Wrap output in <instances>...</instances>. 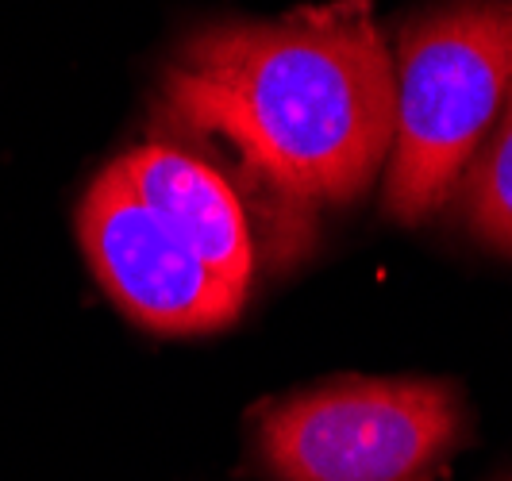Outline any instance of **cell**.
Listing matches in <instances>:
<instances>
[{"instance_id":"cell-1","label":"cell","mask_w":512,"mask_h":481,"mask_svg":"<svg viewBox=\"0 0 512 481\" xmlns=\"http://www.w3.org/2000/svg\"><path fill=\"white\" fill-rule=\"evenodd\" d=\"M178 131L224 143L289 212L362 197L393 143V54L370 0L189 35L158 85Z\"/></svg>"},{"instance_id":"cell-2","label":"cell","mask_w":512,"mask_h":481,"mask_svg":"<svg viewBox=\"0 0 512 481\" xmlns=\"http://www.w3.org/2000/svg\"><path fill=\"white\" fill-rule=\"evenodd\" d=\"M512 89V0H455L401 27L382 204L424 224L459 189Z\"/></svg>"},{"instance_id":"cell-3","label":"cell","mask_w":512,"mask_h":481,"mask_svg":"<svg viewBox=\"0 0 512 481\" xmlns=\"http://www.w3.org/2000/svg\"><path fill=\"white\" fill-rule=\"evenodd\" d=\"M462 431L447 381L343 378L266 408L258 458L274 481H428Z\"/></svg>"},{"instance_id":"cell-4","label":"cell","mask_w":512,"mask_h":481,"mask_svg":"<svg viewBox=\"0 0 512 481\" xmlns=\"http://www.w3.org/2000/svg\"><path fill=\"white\" fill-rule=\"evenodd\" d=\"M77 235L104 293L143 328L197 335L228 328L243 312L247 297L216 278L116 166L101 170L81 197Z\"/></svg>"},{"instance_id":"cell-5","label":"cell","mask_w":512,"mask_h":481,"mask_svg":"<svg viewBox=\"0 0 512 481\" xmlns=\"http://www.w3.org/2000/svg\"><path fill=\"white\" fill-rule=\"evenodd\" d=\"M112 166L170 228L181 231L216 278L247 297L255 278V235L235 185L212 162L178 143H143Z\"/></svg>"},{"instance_id":"cell-6","label":"cell","mask_w":512,"mask_h":481,"mask_svg":"<svg viewBox=\"0 0 512 481\" xmlns=\"http://www.w3.org/2000/svg\"><path fill=\"white\" fill-rule=\"evenodd\" d=\"M459 204L474 239L512 254V89L486 143L470 158L459 181Z\"/></svg>"}]
</instances>
